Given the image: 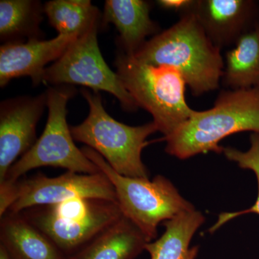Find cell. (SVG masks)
Here are the masks:
<instances>
[{"label":"cell","instance_id":"obj_13","mask_svg":"<svg viewBox=\"0 0 259 259\" xmlns=\"http://www.w3.org/2000/svg\"><path fill=\"white\" fill-rule=\"evenodd\" d=\"M151 4L144 0H107L102 26L112 23L118 31L121 51L134 56L148 40L157 35L160 27L150 18Z\"/></svg>","mask_w":259,"mask_h":259},{"label":"cell","instance_id":"obj_14","mask_svg":"<svg viewBox=\"0 0 259 259\" xmlns=\"http://www.w3.org/2000/svg\"><path fill=\"white\" fill-rule=\"evenodd\" d=\"M0 246L12 259H67L21 212L1 217Z\"/></svg>","mask_w":259,"mask_h":259},{"label":"cell","instance_id":"obj_19","mask_svg":"<svg viewBox=\"0 0 259 259\" xmlns=\"http://www.w3.org/2000/svg\"><path fill=\"white\" fill-rule=\"evenodd\" d=\"M44 8L58 35L79 37L102 23L100 10L89 0H53Z\"/></svg>","mask_w":259,"mask_h":259},{"label":"cell","instance_id":"obj_17","mask_svg":"<svg viewBox=\"0 0 259 259\" xmlns=\"http://www.w3.org/2000/svg\"><path fill=\"white\" fill-rule=\"evenodd\" d=\"M204 220L195 209L179 214L163 223L164 233L156 241L148 243L145 250L151 259H196L199 247H190V243Z\"/></svg>","mask_w":259,"mask_h":259},{"label":"cell","instance_id":"obj_3","mask_svg":"<svg viewBox=\"0 0 259 259\" xmlns=\"http://www.w3.org/2000/svg\"><path fill=\"white\" fill-rule=\"evenodd\" d=\"M115 64L126 90L139 107L152 115L164 137L180 128L195 112L186 100L187 83L175 68L145 64L121 51Z\"/></svg>","mask_w":259,"mask_h":259},{"label":"cell","instance_id":"obj_15","mask_svg":"<svg viewBox=\"0 0 259 259\" xmlns=\"http://www.w3.org/2000/svg\"><path fill=\"white\" fill-rule=\"evenodd\" d=\"M149 241L125 216L67 259H136Z\"/></svg>","mask_w":259,"mask_h":259},{"label":"cell","instance_id":"obj_1","mask_svg":"<svg viewBox=\"0 0 259 259\" xmlns=\"http://www.w3.org/2000/svg\"><path fill=\"white\" fill-rule=\"evenodd\" d=\"M189 8L181 12L175 25L148 40L133 57L145 64L175 68L192 95L199 97L219 89L224 60L221 49L209 40Z\"/></svg>","mask_w":259,"mask_h":259},{"label":"cell","instance_id":"obj_2","mask_svg":"<svg viewBox=\"0 0 259 259\" xmlns=\"http://www.w3.org/2000/svg\"><path fill=\"white\" fill-rule=\"evenodd\" d=\"M241 132L259 135V88L221 90L212 108L195 110L163 140L168 154L185 160L209 151L223 153L220 143Z\"/></svg>","mask_w":259,"mask_h":259},{"label":"cell","instance_id":"obj_7","mask_svg":"<svg viewBox=\"0 0 259 259\" xmlns=\"http://www.w3.org/2000/svg\"><path fill=\"white\" fill-rule=\"evenodd\" d=\"M100 26L101 24L95 25L77 37L61 58L47 67L42 83L54 86L81 85L95 93L106 92L114 95L126 111H137V102L102 57L97 40Z\"/></svg>","mask_w":259,"mask_h":259},{"label":"cell","instance_id":"obj_22","mask_svg":"<svg viewBox=\"0 0 259 259\" xmlns=\"http://www.w3.org/2000/svg\"><path fill=\"white\" fill-rule=\"evenodd\" d=\"M0 259H12L7 253L6 250L2 246H0Z\"/></svg>","mask_w":259,"mask_h":259},{"label":"cell","instance_id":"obj_20","mask_svg":"<svg viewBox=\"0 0 259 259\" xmlns=\"http://www.w3.org/2000/svg\"><path fill=\"white\" fill-rule=\"evenodd\" d=\"M250 146L246 151H241L232 147L223 148V153L228 160L236 162L238 166L244 169H249L255 174L258 184V194L256 200L250 208L233 212H223L220 214L218 221L209 229L214 233L223 225L234 218L248 213H255L259 215V135L251 134L250 137Z\"/></svg>","mask_w":259,"mask_h":259},{"label":"cell","instance_id":"obj_4","mask_svg":"<svg viewBox=\"0 0 259 259\" xmlns=\"http://www.w3.org/2000/svg\"><path fill=\"white\" fill-rule=\"evenodd\" d=\"M81 95L90 112L81 124L71 127L74 141L96 151L120 175L149 179L141 155L149 144L148 136L158 131L156 124L152 121L142 125H125L107 113L99 93L82 90Z\"/></svg>","mask_w":259,"mask_h":259},{"label":"cell","instance_id":"obj_9","mask_svg":"<svg viewBox=\"0 0 259 259\" xmlns=\"http://www.w3.org/2000/svg\"><path fill=\"white\" fill-rule=\"evenodd\" d=\"M27 220L46 235L66 257L77 253L95 237L123 216L117 202L99 199L95 208L82 216L60 217L45 207L21 212Z\"/></svg>","mask_w":259,"mask_h":259},{"label":"cell","instance_id":"obj_11","mask_svg":"<svg viewBox=\"0 0 259 259\" xmlns=\"http://www.w3.org/2000/svg\"><path fill=\"white\" fill-rule=\"evenodd\" d=\"M189 9L221 50L234 45L259 20V3L255 0H193Z\"/></svg>","mask_w":259,"mask_h":259},{"label":"cell","instance_id":"obj_16","mask_svg":"<svg viewBox=\"0 0 259 259\" xmlns=\"http://www.w3.org/2000/svg\"><path fill=\"white\" fill-rule=\"evenodd\" d=\"M221 83L228 90L259 88V20L227 51Z\"/></svg>","mask_w":259,"mask_h":259},{"label":"cell","instance_id":"obj_5","mask_svg":"<svg viewBox=\"0 0 259 259\" xmlns=\"http://www.w3.org/2000/svg\"><path fill=\"white\" fill-rule=\"evenodd\" d=\"M81 150L113 186L123 215L142 232L148 241L157 237L158 226L161 223L195 209L166 177L158 175L151 181L122 176L91 148L84 146Z\"/></svg>","mask_w":259,"mask_h":259},{"label":"cell","instance_id":"obj_18","mask_svg":"<svg viewBox=\"0 0 259 259\" xmlns=\"http://www.w3.org/2000/svg\"><path fill=\"white\" fill-rule=\"evenodd\" d=\"M44 8L35 0L0 1V38L3 44L41 39Z\"/></svg>","mask_w":259,"mask_h":259},{"label":"cell","instance_id":"obj_21","mask_svg":"<svg viewBox=\"0 0 259 259\" xmlns=\"http://www.w3.org/2000/svg\"><path fill=\"white\" fill-rule=\"evenodd\" d=\"M193 0H159L158 5L163 9L173 10L180 13L192 5Z\"/></svg>","mask_w":259,"mask_h":259},{"label":"cell","instance_id":"obj_8","mask_svg":"<svg viewBox=\"0 0 259 259\" xmlns=\"http://www.w3.org/2000/svg\"><path fill=\"white\" fill-rule=\"evenodd\" d=\"M13 197L14 201L8 212L15 213L53 205L75 197L117 202L113 186L102 172L85 175L67 171L56 177L38 174L30 178L20 179L13 184Z\"/></svg>","mask_w":259,"mask_h":259},{"label":"cell","instance_id":"obj_12","mask_svg":"<svg viewBox=\"0 0 259 259\" xmlns=\"http://www.w3.org/2000/svg\"><path fill=\"white\" fill-rule=\"evenodd\" d=\"M77 37L58 35L51 40L32 39L24 42L3 44L0 47V86L12 79L29 76L35 86L51 61H57Z\"/></svg>","mask_w":259,"mask_h":259},{"label":"cell","instance_id":"obj_6","mask_svg":"<svg viewBox=\"0 0 259 259\" xmlns=\"http://www.w3.org/2000/svg\"><path fill=\"white\" fill-rule=\"evenodd\" d=\"M71 85L48 89L47 125L40 137L19 158L7 174L5 182L14 183L27 172L42 166L59 167L67 171L85 175L101 173L100 168L74 144L68 125L67 104L76 93Z\"/></svg>","mask_w":259,"mask_h":259},{"label":"cell","instance_id":"obj_10","mask_svg":"<svg viewBox=\"0 0 259 259\" xmlns=\"http://www.w3.org/2000/svg\"><path fill=\"white\" fill-rule=\"evenodd\" d=\"M47 107V92L8 99L0 105V183L11 166L32 147L37 122Z\"/></svg>","mask_w":259,"mask_h":259}]
</instances>
